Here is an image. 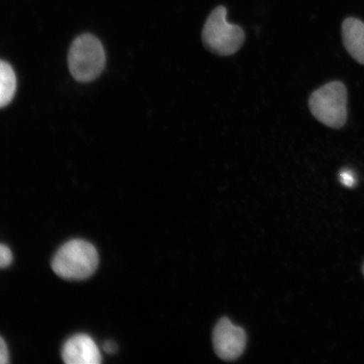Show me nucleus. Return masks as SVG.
I'll return each instance as SVG.
<instances>
[{"label": "nucleus", "mask_w": 364, "mask_h": 364, "mask_svg": "<svg viewBox=\"0 0 364 364\" xmlns=\"http://www.w3.org/2000/svg\"><path fill=\"white\" fill-rule=\"evenodd\" d=\"M12 253L6 245L0 244V268H4L12 262Z\"/></svg>", "instance_id": "9"}, {"label": "nucleus", "mask_w": 364, "mask_h": 364, "mask_svg": "<svg viewBox=\"0 0 364 364\" xmlns=\"http://www.w3.org/2000/svg\"><path fill=\"white\" fill-rule=\"evenodd\" d=\"M363 274H364V266H363Z\"/></svg>", "instance_id": "13"}, {"label": "nucleus", "mask_w": 364, "mask_h": 364, "mask_svg": "<svg viewBox=\"0 0 364 364\" xmlns=\"http://www.w3.org/2000/svg\"><path fill=\"white\" fill-rule=\"evenodd\" d=\"M10 361L6 341L0 336V364H6Z\"/></svg>", "instance_id": "11"}, {"label": "nucleus", "mask_w": 364, "mask_h": 364, "mask_svg": "<svg viewBox=\"0 0 364 364\" xmlns=\"http://www.w3.org/2000/svg\"><path fill=\"white\" fill-rule=\"evenodd\" d=\"M62 357L68 364H98L102 361L97 343L85 334L75 335L68 339L63 345Z\"/></svg>", "instance_id": "6"}, {"label": "nucleus", "mask_w": 364, "mask_h": 364, "mask_svg": "<svg viewBox=\"0 0 364 364\" xmlns=\"http://www.w3.org/2000/svg\"><path fill=\"white\" fill-rule=\"evenodd\" d=\"M340 180L341 183L348 188H353L355 185V178L353 173L349 171H343L340 174Z\"/></svg>", "instance_id": "10"}, {"label": "nucleus", "mask_w": 364, "mask_h": 364, "mask_svg": "<svg viewBox=\"0 0 364 364\" xmlns=\"http://www.w3.org/2000/svg\"><path fill=\"white\" fill-rule=\"evenodd\" d=\"M226 16L225 7L215 9L205 22L202 33L205 47L216 55L224 57L237 53L245 42L242 28L228 22Z\"/></svg>", "instance_id": "2"}, {"label": "nucleus", "mask_w": 364, "mask_h": 364, "mask_svg": "<svg viewBox=\"0 0 364 364\" xmlns=\"http://www.w3.org/2000/svg\"><path fill=\"white\" fill-rule=\"evenodd\" d=\"M348 90L340 81H333L314 91L309 100L313 116L321 124L339 129L348 120Z\"/></svg>", "instance_id": "3"}, {"label": "nucleus", "mask_w": 364, "mask_h": 364, "mask_svg": "<svg viewBox=\"0 0 364 364\" xmlns=\"http://www.w3.org/2000/svg\"><path fill=\"white\" fill-rule=\"evenodd\" d=\"M68 61L71 75L75 80L89 82L102 74L106 65V53L97 38L85 34L72 43Z\"/></svg>", "instance_id": "4"}, {"label": "nucleus", "mask_w": 364, "mask_h": 364, "mask_svg": "<svg viewBox=\"0 0 364 364\" xmlns=\"http://www.w3.org/2000/svg\"><path fill=\"white\" fill-rule=\"evenodd\" d=\"M16 90L15 72L9 63L0 60V108L12 101Z\"/></svg>", "instance_id": "8"}, {"label": "nucleus", "mask_w": 364, "mask_h": 364, "mask_svg": "<svg viewBox=\"0 0 364 364\" xmlns=\"http://www.w3.org/2000/svg\"><path fill=\"white\" fill-rule=\"evenodd\" d=\"M117 345L113 341H108L106 343L104 344V350L105 352L107 353H113L117 351Z\"/></svg>", "instance_id": "12"}, {"label": "nucleus", "mask_w": 364, "mask_h": 364, "mask_svg": "<svg viewBox=\"0 0 364 364\" xmlns=\"http://www.w3.org/2000/svg\"><path fill=\"white\" fill-rule=\"evenodd\" d=\"M98 264V252L93 245L83 240H73L58 250L52 267L62 279L83 280L93 274Z\"/></svg>", "instance_id": "1"}, {"label": "nucleus", "mask_w": 364, "mask_h": 364, "mask_svg": "<svg viewBox=\"0 0 364 364\" xmlns=\"http://www.w3.org/2000/svg\"><path fill=\"white\" fill-rule=\"evenodd\" d=\"M247 334L229 318H222L213 333V343L217 356L225 361H235L243 354L247 346Z\"/></svg>", "instance_id": "5"}, {"label": "nucleus", "mask_w": 364, "mask_h": 364, "mask_svg": "<svg viewBox=\"0 0 364 364\" xmlns=\"http://www.w3.org/2000/svg\"><path fill=\"white\" fill-rule=\"evenodd\" d=\"M343 38L350 55L364 65V23L353 17L346 19L343 23Z\"/></svg>", "instance_id": "7"}]
</instances>
